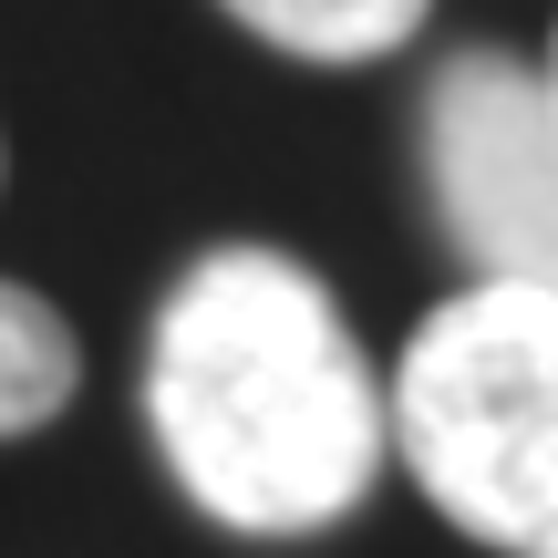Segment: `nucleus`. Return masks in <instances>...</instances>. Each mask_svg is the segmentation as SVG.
I'll use <instances>...</instances> for the list:
<instances>
[{
  "mask_svg": "<svg viewBox=\"0 0 558 558\" xmlns=\"http://www.w3.org/2000/svg\"><path fill=\"white\" fill-rule=\"evenodd\" d=\"M145 414L177 486L239 538L341 527L393 445V403L373 393L341 300L290 248H207L166 290Z\"/></svg>",
  "mask_w": 558,
  "mask_h": 558,
  "instance_id": "obj_1",
  "label": "nucleus"
},
{
  "mask_svg": "<svg viewBox=\"0 0 558 558\" xmlns=\"http://www.w3.org/2000/svg\"><path fill=\"white\" fill-rule=\"evenodd\" d=\"M393 445L414 486L497 558H558V300L476 279L393 373Z\"/></svg>",
  "mask_w": 558,
  "mask_h": 558,
  "instance_id": "obj_2",
  "label": "nucleus"
},
{
  "mask_svg": "<svg viewBox=\"0 0 558 558\" xmlns=\"http://www.w3.org/2000/svg\"><path fill=\"white\" fill-rule=\"evenodd\" d=\"M424 186L476 279L558 300V104L518 52H445L424 83Z\"/></svg>",
  "mask_w": 558,
  "mask_h": 558,
  "instance_id": "obj_3",
  "label": "nucleus"
},
{
  "mask_svg": "<svg viewBox=\"0 0 558 558\" xmlns=\"http://www.w3.org/2000/svg\"><path fill=\"white\" fill-rule=\"evenodd\" d=\"M218 11L300 62H383L424 32L435 0H218Z\"/></svg>",
  "mask_w": 558,
  "mask_h": 558,
  "instance_id": "obj_4",
  "label": "nucleus"
},
{
  "mask_svg": "<svg viewBox=\"0 0 558 558\" xmlns=\"http://www.w3.org/2000/svg\"><path fill=\"white\" fill-rule=\"evenodd\" d=\"M73 383H83L73 320H62L41 290L0 279V445H11V435H41V424L73 403Z\"/></svg>",
  "mask_w": 558,
  "mask_h": 558,
  "instance_id": "obj_5",
  "label": "nucleus"
},
{
  "mask_svg": "<svg viewBox=\"0 0 558 558\" xmlns=\"http://www.w3.org/2000/svg\"><path fill=\"white\" fill-rule=\"evenodd\" d=\"M538 83H548V104H558V41H548V62H538Z\"/></svg>",
  "mask_w": 558,
  "mask_h": 558,
  "instance_id": "obj_6",
  "label": "nucleus"
}]
</instances>
